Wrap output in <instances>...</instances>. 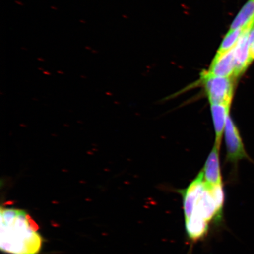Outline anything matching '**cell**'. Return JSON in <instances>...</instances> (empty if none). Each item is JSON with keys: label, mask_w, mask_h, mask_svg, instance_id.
Instances as JSON below:
<instances>
[{"label": "cell", "mask_w": 254, "mask_h": 254, "mask_svg": "<svg viewBox=\"0 0 254 254\" xmlns=\"http://www.w3.org/2000/svg\"><path fill=\"white\" fill-rule=\"evenodd\" d=\"M0 249L8 254H39L43 246L39 227L23 209L1 206Z\"/></svg>", "instance_id": "cell-1"}, {"label": "cell", "mask_w": 254, "mask_h": 254, "mask_svg": "<svg viewBox=\"0 0 254 254\" xmlns=\"http://www.w3.org/2000/svg\"><path fill=\"white\" fill-rule=\"evenodd\" d=\"M236 79L218 77L203 71L200 80L204 86L209 104L231 106Z\"/></svg>", "instance_id": "cell-2"}, {"label": "cell", "mask_w": 254, "mask_h": 254, "mask_svg": "<svg viewBox=\"0 0 254 254\" xmlns=\"http://www.w3.org/2000/svg\"><path fill=\"white\" fill-rule=\"evenodd\" d=\"M227 160L236 163L248 157L240 132L230 116H228L224 130Z\"/></svg>", "instance_id": "cell-3"}, {"label": "cell", "mask_w": 254, "mask_h": 254, "mask_svg": "<svg viewBox=\"0 0 254 254\" xmlns=\"http://www.w3.org/2000/svg\"><path fill=\"white\" fill-rule=\"evenodd\" d=\"M254 23L252 22L244 28L242 36L234 48L235 66H236L234 77L236 78L243 74L249 67L250 64L253 62L251 57L249 41L250 31Z\"/></svg>", "instance_id": "cell-4"}, {"label": "cell", "mask_w": 254, "mask_h": 254, "mask_svg": "<svg viewBox=\"0 0 254 254\" xmlns=\"http://www.w3.org/2000/svg\"><path fill=\"white\" fill-rule=\"evenodd\" d=\"M205 188V183L202 171L188 187L181 191L183 198V208L185 221L189 220L200 196Z\"/></svg>", "instance_id": "cell-5"}, {"label": "cell", "mask_w": 254, "mask_h": 254, "mask_svg": "<svg viewBox=\"0 0 254 254\" xmlns=\"http://www.w3.org/2000/svg\"><path fill=\"white\" fill-rule=\"evenodd\" d=\"M193 213L198 214L208 222L221 220L222 214L218 210L210 189L206 184L205 190L196 202Z\"/></svg>", "instance_id": "cell-6"}, {"label": "cell", "mask_w": 254, "mask_h": 254, "mask_svg": "<svg viewBox=\"0 0 254 254\" xmlns=\"http://www.w3.org/2000/svg\"><path fill=\"white\" fill-rule=\"evenodd\" d=\"M235 70L236 66L233 49L225 53H216L210 66L205 71L209 74L218 77L235 78Z\"/></svg>", "instance_id": "cell-7"}, {"label": "cell", "mask_w": 254, "mask_h": 254, "mask_svg": "<svg viewBox=\"0 0 254 254\" xmlns=\"http://www.w3.org/2000/svg\"><path fill=\"white\" fill-rule=\"evenodd\" d=\"M220 149L214 144L202 170L205 183L208 186H215L222 184L220 163Z\"/></svg>", "instance_id": "cell-8"}, {"label": "cell", "mask_w": 254, "mask_h": 254, "mask_svg": "<svg viewBox=\"0 0 254 254\" xmlns=\"http://www.w3.org/2000/svg\"><path fill=\"white\" fill-rule=\"evenodd\" d=\"M210 106L215 134L214 144L220 148L225 125L230 116L231 106L225 104H210Z\"/></svg>", "instance_id": "cell-9"}, {"label": "cell", "mask_w": 254, "mask_h": 254, "mask_svg": "<svg viewBox=\"0 0 254 254\" xmlns=\"http://www.w3.org/2000/svg\"><path fill=\"white\" fill-rule=\"evenodd\" d=\"M185 222L187 233L190 240L201 239L207 233L208 222L198 214L193 213Z\"/></svg>", "instance_id": "cell-10"}, {"label": "cell", "mask_w": 254, "mask_h": 254, "mask_svg": "<svg viewBox=\"0 0 254 254\" xmlns=\"http://www.w3.org/2000/svg\"><path fill=\"white\" fill-rule=\"evenodd\" d=\"M254 19V0H248L232 22L230 30L245 28Z\"/></svg>", "instance_id": "cell-11"}, {"label": "cell", "mask_w": 254, "mask_h": 254, "mask_svg": "<svg viewBox=\"0 0 254 254\" xmlns=\"http://www.w3.org/2000/svg\"><path fill=\"white\" fill-rule=\"evenodd\" d=\"M244 28L230 30L222 40L221 45L217 51V54L225 53L233 49L242 36Z\"/></svg>", "instance_id": "cell-12"}, {"label": "cell", "mask_w": 254, "mask_h": 254, "mask_svg": "<svg viewBox=\"0 0 254 254\" xmlns=\"http://www.w3.org/2000/svg\"><path fill=\"white\" fill-rule=\"evenodd\" d=\"M250 41V50L251 57L253 61L254 60V24L252 28H251L249 34Z\"/></svg>", "instance_id": "cell-13"}, {"label": "cell", "mask_w": 254, "mask_h": 254, "mask_svg": "<svg viewBox=\"0 0 254 254\" xmlns=\"http://www.w3.org/2000/svg\"><path fill=\"white\" fill-rule=\"evenodd\" d=\"M15 4H17V5H20V6H24V4L23 2H21L20 1H18V0H15Z\"/></svg>", "instance_id": "cell-14"}, {"label": "cell", "mask_w": 254, "mask_h": 254, "mask_svg": "<svg viewBox=\"0 0 254 254\" xmlns=\"http://www.w3.org/2000/svg\"><path fill=\"white\" fill-rule=\"evenodd\" d=\"M50 8L53 9V10H58V8L55 7V6H51Z\"/></svg>", "instance_id": "cell-15"}, {"label": "cell", "mask_w": 254, "mask_h": 254, "mask_svg": "<svg viewBox=\"0 0 254 254\" xmlns=\"http://www.w3.org/2000/svg\"><path fill=\"white\" fill-rule=\"evenodd\" d=\"M91 52H92V53H93V54H97V53H98V51H97L96 50H92Z\"/></svg>", "instance_id": "cell-16"}, {"label": "cell", "mask_w": 254, "mask_h": 254, "mask_svg": "<svg viewBox=\"0 0 254 254\" xmlns=\"http://www.w3.org/2000/svg\"><path fill=\"white\" fill-rule=\"evenodd\" d=\"M85 49H86L87 50H92L91 47L90 46H85Z\"/></svg>", "instance_id": "cell-17"}, {"label": "cell", "mask_w": 254, "mask_h": 254, "mask_svg": "<svg viewBox=\"0 0 254 254\" xmlns=\"http://www.w3.org/2000/svg\"><path fill=\"white\" fill-rule=\"evenodd\" d=\"M79 22H80V23L81 24H86L87 23L86 21H85L84 20H79Z\"/></svg>", "instance_id": "cell-18"}, {"label": "cell", "mask_w": 254, "mask_h": 254, "mask_svg": "<svg viewBox=\"0 0 254 254\" xmlns=\"http://www.w3.org/2000/svg\"><path fill=\"white\" fill-rule=\"evenodd\" d=\"M21 49H22V50H27V49H26V48H24V47H21Z\"/></svg>", "instance_id": "cell-19"}, {"label": "cell", "mask_w": 254, "mask_h": 254, "mask_svg": "<svg viewBox=\"0 0 254 254\" xmlns=\"http://www.w3.org/2000/svg\"><path fill=\"white\" fill-rule=\"evenodd\" d=\"M38 60H41V61H42V60H43V61H44V60L43 59L39 58V59H38Z\"/></svg>", "instance_id": "cell-20"}]
</instances>
